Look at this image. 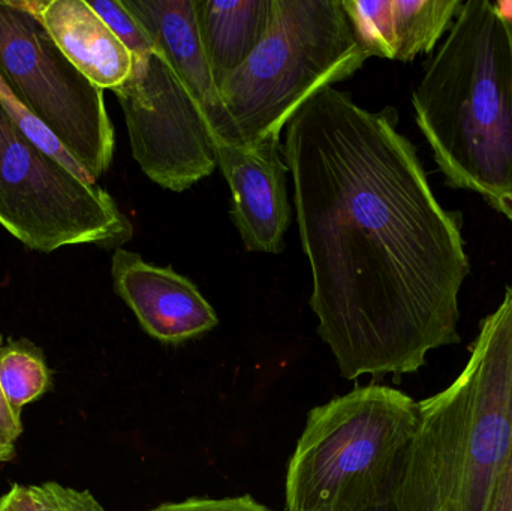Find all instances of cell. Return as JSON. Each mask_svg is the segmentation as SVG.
<instances>
[{
  "label": "cell",
  "mask_w": 512,
  "mask_h": 511,
  "mask_svg": "<svg viewBox=\"0 0 512 511\" xmlns=\"http://www.w3.org/2000/svg\"><path fill=\"white\" fill-rule=\"evenodd\" d=\"M282 153L310 306L342 377L414 374L459 344L471 273L462 225L433 194L397 111L325 87L289 120Z\"/></svg>",
  "instance_id": "6da1fadb"
},
{
  "label": "cell",
  "mask_w": 512,
  "mask_h": 511,
  "mask_svg": "<svg viewBox=\"0 0 512 511\" xmlns=\"http://www.w3.org/2000/svg\"><path fill=\"white\" fill-rule=\"evenodd\" d=\"M512 443V285L450 386L418 402L393 511H489Z\"/></svg>",
  "instance_id": "7a4b0ae2"
},
{
  "label": "cell",
  "mask_w": 512,
  "mask_h": 511,
  "mask_svg": "<svg viewBox=\"0 0 512 511\" xmlns=\"http://www.w3.org/2000/svg\"><path fill=\"white\" fill-rule=\"evenodd\" d=\"M412 105L445 182L512 224V23L495 3H463Z\"/></svg>",
  "instance_id": "3957f363"
},
{
  "label": "cell",
  "mask_w": 512,
  "mask_h": 511,
  "mask_svg": "<svg viewBox=\"0 0 512 511\" xmlns=\"http://www.w3.org/2000/svg\"><path fill=\"white\" fill-rule=\"evenodd\" d=\"M369 59L342 0H273L264 38L216 86L212 137L234 144L280 137L310 96Z\"/></svg>",
  "instance_id": "277c9868"
},
{
  "label": "cell",
  "mask_w": 512,
  "mask_h": 511,
  "mask_svg": "<svg viewBox=\"0 0 512 511\" xmlns=\"http://www.w3.org/2000/svg\"><path fill=\"white\" fill-rule=\"evenodd\" d=\"M418 426V402L357 387L313 408L286 476V511H369L391 503Z\"/></svg>",
  "instance_id": "5b68a950"
},
{
  "label": "cell",
  "mask_w": 512,
  "mask_h": 511,
  "mask_svg": "<svg viewBox=\"0 0 512 511\" xmlns=\"http://www.w3.org/2000/svg\"><path fill=\"white\" fill-rule=\"evenodd\" d=\"M0 227L26 248H122L134 225L114 198L33 143L0 102Z\"/></svg>",
  "instance_id": "8992f818"
},
{
  "label": "cell",
  "mask_w": 512,
  "mask_h": 511,
  "mask_svg": "<svg viewBox=\"0 0 512 511\" xmlns=\"http://www.w3.org/2000/svg\"><path fill=\"white\" fill-rule=\"evenodd\" d=\"M0 74L90 182L110 170L116 134L104 90L63 56L39 18L21 2L0 0Z\"/></svg>",
  "instance_id": "52a82bcc"
},
{
  "label": "cell",
  "mask_w": 512,
  "mask_h": 511,
  "mask_svg": "<svg viewBox=\"0 0 512 511\" xmlns=\"http://www.w3.org/2000/svg\"><path fill=\"white\" fill-rule=\"evenodd\" d=\"M114 93L132 155L156 185L183 192L218 167L203 110L155 45L134 54L131 77Z\"/></svg>",
  "instance_id": "ba28073f"
},
{
  "label": "cell",
  "mask_w": 512,
  "mask_h": 511,
  "mask_svg": "<svg viewBox=\"0 0 512 511\" xmlns=\"http://www.w3.org/2000/svg\"><path fill=\"white\" fill-rule=\"evenodd\" d=\"M213 138L216 162L233 197L234 224L252 252L279 254L291 221L288 165L283 161L280 137L255 144H234Z\"/></svg>",
  "instance_id": "9c48e42d"
},
{
  "label": "cell",
  "mask_w": 512,
  "mask_h": 511,
  "mask_svg": "<svg viewBox=\"0 0 512 511\" xmlns=\"http://www.w3.org/2000/svg\"><path fill=\"white\" fill-rule=\"evenodd\" d=\"M114 293L134 312L144 332L165 344H179L210 332L218 314L194 282L171 267L147 263L119 248L111 258Z\"/></svg>",
  "instance_id": "30bf717a"
},
{
  "label": "cell",
  "mask_w": 512,
  "mask_h": 511,
  "mask_svg": "<svg viewBox=\"0 0 512 511\" xmlns=\"http://www.w3.org/2000/svg\"><path fill=\"white\" fill-rule=\"evenodd\" d=\"M463 0H348L346 12L370 57L411 62L430 53Z\"/></svg>",
  "instance_id": "8fae6325"
},
{
  "label": "cell",
  "mask_w": 512,
  "mask_h": 511,
  "mask_svg": "<svg viewBox=\"0 0 512 511\" xmlns=\"http://www.w3.org/2000/svg\"><path fill=\"white\" fill-rule=\"evenodd\" d=\"M63 56L99 89L117 90L134 71V54L87 0H23Z\"/></svg>",
  "instance_id": "7c38bea8"
},
{
  "label": "cell",
  "mask_w": 512,
  "mask_h": 511,
  "mask_svg": "<svg viewBox=\"0 0 512 511\" xmlns=\"http://www.w3.org/2000/svg\"><path fill=\"white\" fill-rule=\"evenodd\" d=\"M198 102L207 123L218 108V87L201 41L195 0H120Z\"/></svg>",
  "instance_id": "4fadbf2b"
},
{
  "label": "cell",
  "mask_w": 512,
  "mask_h": 511,
  "mask_svg": "<svg viewBox=\"0 0 512 511\" xmlns=\"http://www.w3.org/2000/svg\"><path fill=\"white\" fill-rule=\"evenodd\" d=\"M201 41L216 86L264 38L273 0H195Z\"/></svg>",
  "instance_id": "5bb4252c"
},
{
  "label": "cell",
  "mask_w": 512,
  "mask_h": 511,
  "mask_svg": "<svg viewBox=\"0 0 512 511\" xmlns=\"http://www.w3.org/2000/svg\"><path fill=\"white\" fill-rule=\"evenodd\" d=\"M0 387L9 405L21 414L51 387V371L41 348L27 339L3 342L0 347Z\"/></svg>",
  "instance_id": "9a60e30c"
},
{
  "label": "cell",
  "mask_w": 512,
  "mask_h": 511,
  "mask_svg": "<svg viewBox=\"0 0 512 511\" xmlns=\"http://www.w3.org/2000/svg\"><path fill=\"white\" fill-rule=\"evenodd\" d=\"M0 102L5 105L6 110L11 114L12 119L15 120L18 126L23 129L24 134L33 141V143L38 144L41 149H44L45 152L50 153L54 158L59 159L63 165L69 168V170L74 171L75 174L81 177V179L87 180L90 182L87 174L78 167L77 162L71 158V156L66 153V150L60 146L59 141L29 113V111L24 108V105L18 101L17 96L12 93V90L9 89L8 83H6L3 75L0 74ZM92 183V182H90Z\"/></svg>",
  "instance_id": "2e32d148"
},
{
  "label": "cell",
  "mask_w": 512,
  "mask_h": 511,
  "mask_svg": "<svg viewBox=\"0 0 512 511\" xmlns=\"http://www.w3.org/2000/svg\"><path fill=\"white\" fill-rule=\"evenodd\" d=\"M87 3L116 33L117 38L128 47L132 54L144 53L153 47L146 33L141 30L131 14L123 8L120 0H87Z\"/></svg>",
  "instance_id": "e0dca14e"
},
{
  "label": "cell",
  "mask_w": 512,
  "mask_h": 511,
  "mask_svg": "<svg viewBox=\"0 0 512 511\" xmlns=\"http://www.w3.org/2000/svg\"><path fill=\"white\" fill-rule=\"evenodd\" d=\"M39 511H105L89 491L65 488L59 483L30 486Z\"/></svg>",
  "instance_id": "ac0fdd59"
},
{
  "label": "cell",
  "mask_w": 512,
  "mask_h": 511,
  "mask_svg": "<svg viewBox=\"0 0 512 511\" xmlns=\"http://www.w3.org/2000/svg\"><path fill=\"white\" fill-rule=\"evenodd\" d=\"M150 511H273L256 503L254 498H224V500H210V498H189L183 503L162 504Z\"/></svg>",
  "instance_id": "d6986e66"
},
{
  "label": "cell",
  "mask_w": 512,
  "mask_h": 511,
  "mask_svg": "<svg viewBox=\"0 0 512 511\" xmlns=\"http://www.w3.org/2000/svg\"><path fill=\"white\" fill-rule=\"evenodd\" d=\"M2 345L3 338L0 336V347ZM21 434H23L21 414L9 405L0 387V462H8L14 458L15 443Z\"/></svg>",
  "instance_id": "ffe728a7"
},
{
  "label": "cell",
  "mask_w": 512,
  "mask_h": 511,
  "mask_svg": "<svg viewBox=\"0 0 512 511\" xmlns=\"http://www.w3.org/2000/svg\"><path fill=\"white\" fill-rule=\"evenodd\" d=\"M489 511H512V443L507 461L496 483Z\"/></svg>",
  "instance_id": "44dd1931"
},
{
  "label": "cell",
  "mask_w": 512,
  "mask_h": 511,
  "mask_svg": "<svg viewBox=\"0 0 512 511\" xmlns=\"http://www.w3.org/2000/svg\"><path fill=\"white\" fill-rule=\"evenodd\" d=\"M0 511H39L30 488L14 485L0 498Z\"/></svg>",
  "instance_id": "7402d4cb"
},
{
  "label": "cell",
  "mask_w": 512,
  "mask_h": 511,
  "mask_svg": "<svg viewBox=\"0 0 512 511\" xmlns=\"http://www.w3.org/2000/svg\"><path fill=\"white\" fill-rule=\"evenodd\" d=\"M369 511H393V507H391V503L385 504L382 507H376V509H372Z\"/></svg>",
  "instance_id": "603a6c76"
}]
</instances>
